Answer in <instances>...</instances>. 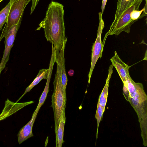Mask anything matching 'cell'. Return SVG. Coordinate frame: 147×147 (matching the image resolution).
<instances>
[{"label": "cell", "instance_id": "ba28073f", "mask_svg": "<svg viewBox=\"0 0 147 147\" xmlns=\"http://www.w3.org/2000/svg\"><path fill=\"white\" fill-rule=\"evenodd\" d=\"M67 41H65L60 50L58 55L56 56V62L57 63V69L60 73L61 78L62 89L65 98L66 99V89L68 81L66 74L65 67L64 51Z\"/></svg>", "mask_w": 147, "mask_h": 147}, {"label": "cell", "instance_id": "4fadbf2b", "mask_svg": "<svg viewBox=\"0 0 147 147\" xmlns=\"http://www.w3.org/2000/svg\"><path fill=\"white\" fill-rule=\"evenodd\" d=\"M66 121L65 110L62 113L59 123L57 133L56 137V147H61L63 141L64 130Z\"/></svg>", "mask_w": 147, "mask_h": 147}, {"label": "cell", "instance_id": "603a6c76", "mask_svg": "<svg viewBox=\"0 0 147 147\" xmlns=\"http://www.w3.org/2000/svg\"><path fill=\"white\" fill-rule=\"evenodd\" d=\"M79 0V1H81V0Z\"/></svg>", "mask_w": 147, "mask_h": 147}, {"label": "cell", "instance_id": "8fae6325", "mask_svg": "<svg viewBox=\"0 0 147 147\" xmlns=\"http://www.w3.org/2000/svg\"><path fill=\"white\" fill-rule=\"evenodd\" d=\"M113 67L112 64L109 67L108 69V76L106 80V84L98 99V102L102 107L104 112L105 111V107L107 103L109 83L111 75L113 73Z\"/></svg>", "mask_w": 147, "mask_h": 147}, {"label": "cell", "instance_id": "277c9868", "mask_svg": "<svg viewBox=\"0 0 147 147\" xmlns=\"http://www.w3.org/2000/svg\"><path fill=\"white\" fill-rule=\"evenodd\" d=\"M143 0H134L130 6L123 13L115 24L110 26L109 31L106 34L102 44L104 47L106 38L108 35H119L122 32L127 34L130 32L131 27L136 22L131 18V13L135 9H139Z\"/></svg>", "mask_w": 147, "mask_h": 147}, {"label": "cell", "instance_id": "5bb4252c", "mask_svg": "<svg viewBox=\"0 0 147 147\" xmlns=\"http://www.w3.org/2000/svg\"><path fill=\"white\" fill-rule=\"evenodd\" d=\"M49 71V69H43L40 70L36 77L30 85L26 88L24 94L16 102L17 103L26 93L30 91L32 88L42 80L43 79L47 80Z\"/></svg>", "mask_w": 147, "mask_h": 147}, {"label": "cell", "instance_id": "d6986e66", "mask_svg": "<svg viewBox=\"0 0 147 147\" xmlns=\"http://www.w3.org/2000/svg\"><path fill=\"white\" fill-rule=\"evenodd\" d=\"M107 0H102L101 6V12L102 15L104 12Z\"/></svg>", "mask_w": 147, "mask_h": 147}, {"label": "cell", "instance_id": "52a82bcc", "mask_svg": "<svg viewBox=\"0 0 147 147\" xmlns=\"http://www.w3.org/2000/svg\"><path fill=\"white\" fill-rule=\"evenodd\" d=\"M20 25L16 24L11 27L5 37V48L3 57L0 63V67L2 71L5 68L6 63L9 59L11 49L13 46L17 32Z\"/></svg>", "mask_w": 147, "mask_h": 147}, {"label": "cell", "instance_id": "9a60e30c", "mask_svg": "<svg viewBox=\"0 0 147 147\" xmlns=\"http://www.w3.org/2000/svg\"><path fill=\"white\" fill-rule=\"evenodd\" d=\"M52 71L49 70V71L48 78L46 84L40 97L39 98L38 103L36 110L34 111L36 114L38 113L41 106L43 105L47 97L48 93L49 91V87Z\"/></svg>", "mask_w": 147, "mask_h": 147}, {"label": "cell", "instance_id": "e0dca14e", "mask_svg": "<svg viewBox=\"0 0 147 147\" xmlns=\"http://www.w3.org/2000/svg\"><path fill=\"white\" fill-rule=\"evenodd\" d=\"M104 112L103 111L102 107L100 105L98 102V101L97 105V107L96 111V113L95 115V118L96 119L97 122V130L96 133V138H98V129L99 124L100 121L102 118L103 114Z\"/></svg>", "mask_w": 147, "mask_h": 147}, {"label": "cell", "instance_id": "30bf717a", "mask_svg": "<svg viewBox=\"0 0 147 147\" xmlns=\"http://www.w3.org/2000/svg\"><path fill=\"white\" fill-rule=\"evenodd\" d=\"M37 114L34 111L30 121L20 130L17 135L19 144L29 138L33 136L32 128Z\"/></svg>", "mask_w": 147, "mask_h": 147}, {"label": "cell", "instance_id": "44dd1931", "mask_svg": "<svg viewBox=\"0 0 147 147\" xmlns=\"http://www.w3.org/2000/svg\"><path fill=\"white\" fill-rule=\"evenodd\" d=\"M2 71V70H1V68L0 67V75L1 72V71Z\"/></svg>", "mask_w": 147, "mask_h": 147}, {"label": "cell", "instance_id": "7c38bea8", "mask_svg": "<svg viewBox=\"0 0 147 147\" xmlns=\"http://www.w3.org/2000/svg\"><path fill=\"white\" fill-rule=\"evenodd\" d=\"M134 0H117V8L115 14V19L110 26L113 25L128 7ZM145 6H147V0H145Z\"/></svg>", "mask_w": 147, "mask_h": 147}, {"label": "cell", "instance_id": "7402d4cb", "mask_svg": "<svg viewBox=\"0 0 147 147\" xmlns=\"http://www.w3.org/2000/svg\"><path fill=\"white\" fill-rule=\"evenodd\" d=\"M3 0H0V2H1V1H3Z\"/></svg>", "mask_w": 147, "mask_h": 147}, {"label": "cell", "instance_id": "2e32d148", "mask_svg": "<svg viewBox=\"0 0 147 147\" xmlns=\"http://www.w3.org/2000/svg\"><path fill=\"white\" fill-rule=\"evenodd\" d=\"M11 7L10 2L0 11V31L5 23L8 16Z\"/></svg>", "mask_w": 147, "mask_h": 147}, {"label": "cell", "instance_id": "6da1fadb", "mask_svg": "<svg viewBox=\"0 0 147 147\" xmlns=\"http://www.w3.org/2000/svg\"><path fill=\"white\" fill-rule=\"evenodd\" d=\"M63 8L61 4L51 1L48 5L45 18L36 30H39L41 28L44 29L45 37L53 45L56 56L67 40L65 36Z\"/></svg>", "mask_w": 147, "mask_h": 147}, {"label": "cell", "instance_id": "5b68a950", "mask_svg": "<svg viewBox=\"0 0 147 147\" xmlns=\"http://www.w3.org/2000/svg\"><path fill=\"white\" fill-rule=\"evenodd\" d=\"M31 0H9L11 7L7 21L0 37V42L16 24L20 25L24 10Z\"/></svg>", "mask_w": 147, "mask_h": 147}, {"label": "cell", "instance_id": "7a4b0ae2", "mask_svg": "<svg viewBox=\"0 0 147 147\" xmlns=\"http://www.w3.org/2000/svg\"><path fill=\"white\" fill-rule=\"evenodd\" d=\"M123 84L128 92L127 101L130 102L137 115L143 145L146 147L147 146V96L143 84L134 82L129 73L127 74L126 81Z\"/></svg>", "mask_w": 147, "mask_h": 147}, {"label": "cell", "instance_id": "3957f363", "mask_svg": "<svg viewBox=\"0 0 147 147\" xmlns=\"http://www.w3.org/2000/svg\"><path fill=\"white\" fill-rule=\"evenodd\" d=\"M53 82V92L52 96V105L54 115L55 131L57 135L60 118L62 111L65 110L66 99L63 93L61 78L59 71L56 70Z\"/></svg>", "mask_w": 147, "mask_h": 147}, {"label": "cell", "instance_id": "ac0fdd59", "mask_svg": "<svg viewBox=\"0 0 147 147\" xmlns=\"http://www.w3.org/2000/svg\"><path fill=\"white\" fill-rule=\"evenodd\" d=\"M39 1L40 0H32L30 14H31L34 11Z\"/></svg>", "mask_w": 147, "mask_h": 147}, {"label": "cell", "instance_id": "9c48e42d", "mask_svg": "<svg viewBox=\"0 0 147 147\" xmlns=\"http://www.w3.org/2000/svg\"><path fill=\"white\" fill-rule=\"evenodd\" d=\"M110 59L112 64L116 69L123 83L126 81V76L129 73V67L124 63L120 58L116 51Z\"/></svg>", "mask_w": 147, "mask_h": 147}, {"label": "cell", "instance_id": "ffe728a7", "mask_svg": "<svg viewBox=\"0 0 147 147\" xmlns=\"http://www.w3.org/2000/svg\"><path fill=\"white\" fill-rule=\"evenodd\" d=\"M68 74L69 76H72L74 75V71L73 70L70 69L69 71Z\"/></svg>", "mask_w": 147, "mask_h": 147}, {"label": "cell", "instance_id": "8992f818", "mask_svg": "<svg viewBox=\"0 0 147 147\" xmlns=\"http://www.w3.org/2000/svg\"><path fill=\"white\" fill-rule=\"evenodd\" d=\"M99 23L97 30V36L92 48L91 62L90 71L88 74V84L89 85L91 78L96 64L98 59L101 58L104 47L101 40V35L105 26L104 22L101 12L98 13Z\"/></svg>", "mask_w": 147, "mask_h": 147}]
</instances>
